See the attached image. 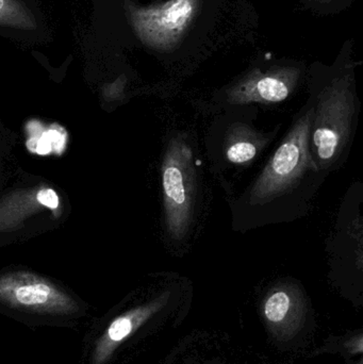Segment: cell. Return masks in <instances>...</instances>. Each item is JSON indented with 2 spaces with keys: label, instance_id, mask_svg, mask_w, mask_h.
<instances>
[{
  "label": "cell",
  "instance_id": "52a82bcc",
  "mask_svg": "<svg viewBox=\"0 0 363 364\" xmlns=\"http://www.w3.org/2000/svg\"><path fill=\"white\" fill-rule=\"evenodd\" d=\"M302 70L296 66L256 70L230 85L220 102L222 106H270L281 104L296 91Z\"/></svg>",
  "mask_w": 363,
  "mask_h": 364
},
{
  "label": "cell",
  "instance_id": "7a4b0ae2",
  "mask_svg": "<svg viewBox=\"0 0 363 364\" xmlns=\"http://www.w3.org/2000/svg\"><path fill=\"white\" fill-rule=\"evenodd\" d=\"M313 119L309 151L327 176L347 161L357 127L359 102L350 75L336 77L311 96Z\"/></svg>",
  "mask_w": 363,
  "mask_h": 364
},
{
  "label": "cell",
  "instance_id": "30bf717a",
  "mask_svg": "<svg viewBox=\"0 0 363 364\" xmlns=\"http://www.w3.org/2000/svg\"><path fill=\"white\" fill-rule=\"evenodd\" d=\"M290 304H291V299L285 291H277L273 293L264 306L266 318L272 323L281 322L289 311Z\"/></svg>",
  "mask_w": 363,
  "mask_h": 364
},
{
  "label": "cell",
  "instance_id": "5b68a950",
  "mask_svg": "<svg viewBox=\"0 0 363 364\" xmlns=\"http://www.w3.org/2000/svg\"><path fill=\"white\" fill-rule=\"evenodd\" d=\"M202 0H168L155 6H130L139 38L155 49L168 50L183 38L200 10Z\"/></svg>",
  "mask_w": 363,
  "mask_h": 364
},
{
  "label": "cell",
  "instance_id": "8fae6325",
  "mask_svg": "<svg viewBox=\"0 0 363 364\" xmlns=\"http://www.w3.org/2000/svg\"><path fill=\"white\" fill-rule=\"evenodd\" d=\"M38 201L43 205L50 208V209H57L59 205V197L55 194V191L51 188H43L38 193Z\"/></svg>",
  "mask_w": 363,
  "mask_h": 364
},
{
  "label": "cell",
  "instance_id": "7c38bea8",
  "mask_svg": "<svg viewBox=\"0 0 363 364\" xmlns=\"http://www.w3.org/2000/svg\"><path fill=\"white\" fill-rule=\"evenodd\" d=\"M322 1H328V0H322Z\"/></svg>",
  "mask_w": 363,
  "mask_h": 364
},
{
  "label": "cell",
  "instance_id": "9c48e42d",
  "mask_svg": "<svg viewBox=\"0 0 363 364\" xmlns=\"http://www.w3.org/2000/svg\"><path fill=\"white\" fill-rule=\"evenodd\" d=\"M36 15L19 0H0V26L14 32H34Z\"/></svg>",
  "mask_w": 363,
  "mask_h": 364
},
{
  "label": "cell",
  "instance_id": "8992f818",
  "mask_svg": "<svg viewBox=\"0 0 363 364\" xmlns=\"http://www.w3.org/2000/svg\"><path fill=\"white\" fill-rule=\"evenodd\" d=\"M0 301L38 314L67 316L78 311L76 301L53 282L23 272L0 277Z\"/></svg>",
  "mask_w": 363,
  "mask_h": 364
},
{
  "label": "cell",
  "instance_id": "3957f363",
  "mask_svg": "<svg viewBox=\"0 0 363 364\" xmlns=\"http://www.w3.org/2000/svg\"><path fill=\"white\" fill-rule=\"evenodd\" d=\"M193 144L185 134L168 141L162 162L164 227L168 241L183 243L189 237L197 203V168Z\"/></svg>",
  "mask_w": 363,
  "mask_h": 364
},
{
  "label": "cell",
  "instance_id": "277c9868",
  "mask_svg": "<svg viewBox=\"0 0 363 364\" xmlns=\"http://www.w3.org/2000/svg\"><path fill=\"white\" fill-rule=\"evenodd\" d=\"M256 106L226 107L215 119L206 145L209 160L219 172L251 166L278 134L256 128Z\"/></svg>",
  "mask_w": 363,
  "mask_h": 364
},
{
  "label": "cell",
  "instance_id": "ba28073f",
  "mask_svg": "<svg viewBox=\"0 0 363 364\" xmlns=\"http://www.w3.org/2000/svg\"><path fill=\"white\" fill-rule=\"evenodd\" d=\"M156 306H146L131 310L124 316L115 318L110 326L104 331V335L98 339L93 355V364H104L112 356L117 346L129 337L153 311Z\"/></svg>",
  "mask_w": 363,
  "mask_h": 364
},
{
  "label": "cell",
  "instance_id": "6da1fadb",
  "mask_svg": "<svg viewBox=\"0 0 363 364\" xmlns=\"http://www.w3.org/2000/svg\"><path fill=\"white\" fill-rule=\"evenodd\" d=\"M311 119L309 100L261 172L234 200V225L254 228L304 214L326 177L318 170L309 151Z\"/></svg>",
  "mask_w": 363,
  "mask_h": 364
}]
</instances>
